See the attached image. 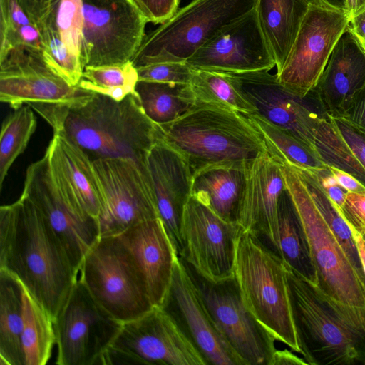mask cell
Returning <instances> with one entry per match:
<instances>
[{
  "mask_svg": "<svg viewBox=\"0 0 365 365\" xmlns=\"http://www.w3.org/2000/svg\"><path fill=\"white\" fill-rule=\"evenodd\" d=\"M349 29L357 37L365 40V10L350 20Z\"/></svg>",
  "mask_w": 365,
  "mask_h": 365,
  "instance_id": "cell-49",
  "label": "cell"
},
{
  "mask_svg": "<svg viewBox=\"0 0 365 365\" xmlns=\"http://www.w3.org/2000/svg\"><path fill=\"white\" fill-rule=\"evenodd\" d=\"M251 164L215 165L195 172L192 174L191 195L224 220L237 222L247 173Z\"/></svg>",
  "mask_w": 365,
  "mask_h": 365,
  "instance_id": "cell-26",
  "label": "cell"
},
{
  "mask_svg": "<svg viewBox=\"0 0 365 365\" xmlns=\"http://www.w3.org/2000/svg\"><path fill=\"white\" fill-rule=\"evenodd\" d=\"M285 268L297 341L307 365H365V307L335 300L287 264Z\"/></svg>",
  "mask_w": 365,
  "mask_h": 365,
  "instance_id": "cell-2",
  "label": "cell"
},
{
  "mask_svg": "<svg viewBox=\"0 0 365 365\" xmlns=\"http://www.w3.org/2000/svg\"><path fill=\"white\" fill-rule=\"evenodd\" d=\"M277 225L281 259L301 277L317 286V274L308 237L287 188L279 199Z\"/></svg>",
  "mask_w": 365,
  "mask_h": 365,
  "instance_id": "cell-28",
  "label": "cell"
},
{
  "mask_svg": "<svg viewBox=\"0 0 365 365\" xmlns=\"http://www.w3.org/2000/svg\"><path fill=\"white\" fill-rule=\"evenodd\" d=\"M53 130L65 135L92 160L128 158L145 163L163 140L161 127L146 115L135 93L121 101L93 93L68 108Z\"/></svg>",
  "mask_w": 365,
  "mask_h": 365,
  "instance_id": "cell-3",
  "label": "cell"
},
{
  "mask_svg": "<svg viewBox=\"0 0 365 365\" xmlns=\"http://www.w3.org/2000/svg\"><path fill=\"white\" fill-rule=\"evenodd\" d=\"M271 71L221 73L255 107V113L314 149L315 131L327 111L314 90L305 96H299L279 82L277 71L272 73Z\"/></svg>",
  "mask_w": 365,
  "mask_h": 365,
  "instance_id": "cell-16",
  "label": "cell"
},
{
  "mask_svg": "<svg viewBox=\"0 0 365 365\" xmlns=\"http://www.w3.org/2000/svg\"><path fill=\"white\" fill-rule=\"evenodd\" d=\"M292 167L297 172L315 206L344 250L365 288V272L349 225L336 205L321 187L313 171L311 169Z\"/></svg>",
  "mask_w": 365,
  "mask_h": 365,
  "instance_id": "cell-33",
  "label": "cell"
},
{
  "mask_svg": "<svg viewBox=\"0 0 365 365\" xmlns=\"http://www.w3.org/2000/svg\"><path fill=\"white\" fill-rule=\"evenodd\" d=\"M148 22L162 24L178 10L180 0H135Z\"/></svg>",
  "mask_w": 365,
  "mask_h": 365,
  "instance_id": "cell-43",
  "label": "cell"
},
{
  "mask_svg": "<svg viewBox=\"0 0 365 365\" xmlns=\"http://www.w3.org/2000/svg\"><path fill=\"white\" fill-rule=\"evenodd\" d=\"M242 114L262 135L268 153L279 163L311 170L327 166L312 148L290 132L255 113Z\"/></svg>",
  "mask_w": 365,
  "mask_h": 365,
  "instance_id": "cell-31",
  "label": "cell"
},
{
  "mask_svg": "<svg viewBox=\"0 0 365 365\" xmlns=\"http://www.w3.org/2000/svg\"><path fill=\"white\" fill-rule=\"evenodd\" d=\"M33 24L38 26L53 11L56 0H16Z\"/></svg>",
  "mask_w": 365,
  "mask_h": 365,
  "instance_id": "cell-46",
  "label": "cell"
},
{
  "mask_svg": "<svg viewBox=\"0 0 365 365\" xmlns=\"http://www.w3.org/2000/svg\"><path fill=\"white\" fill-rule=\"evenodd\" d=\"M269 365H307L304 359L288 349H277Z\"/></svg>",
  "mask_w": 365,
  "mask_h": 365,
  "instance_id": "cell-48",
  "label": "cell"
},
{
  "mask_svg": "<svg viewBox=\"0 0 365 365\" xmlns=\"http://www.w3.org/2000/svg\"><path fill=\"white\" fill-rule=\"evenodd\" d=\"M365 84V52L349 28L336 43L313 89L330 115L337 113Z\"/></svg>",
  "mask_w": 365,
  "mask_h": 365,
  "instance_id": "cell-24",
  "label": "cell"
},
{
  "mask_svg": "<svg viewBox=\"0 0 365 365\" xmlns=\"http://www.w3.org/2000/svg\"><path fill=\"white\" fill-rule=\"evenodd\" d=\"M344 10L351 20L365 10V0H345Z\"/></svg>",
  "mask_w": 365,
  "mask_h": 365,
  "instance_id": "cell-50",
  "label": "cell"
},
{
  "mask_svg": "<svg viewBox=\"0 0 365 365\" xmlns=\"http://www.w3.org/2000/svg\"><path fill=\"white\" fill-rule=\"evenodd\" d=\"M160 126L163 140L182 155L192 174L211 165L251 164L268 153L262 135L240 113L195 104Z\"/></svg>",
  "mask_w": 365,
  "mask_h": 365,
  "instance_id": "cell-4",
  "label": "cell"
},
{
  "mask_svg": "<svg viewBox=\"0 0 365 365\" xmlns=\"http://www.w3.org/2000/svg\"><path fill=\"white\" fill-rule=\"evenodd\" d=\"M313 148L325 165L351 175L365 187V171L352 157L329 113L317 128Z\"/></svg>",
  "mask_w": 365,
  "mask_h": 365,
  "instance_id": "cell-38",
  "label": "cell"
},
{
  "mask_svg": "<svg viewBox=\"0 0 365 365\" xmlns=\"http://www.w3.org/2000/svg\"><path fill=\"white\" fill-rule=\"evenodd\" d=\"M132 253L145 279L153 307L168 294L179 257L160 218L139 223L119 235Z\"/></svg>",
  "mask_w": 365,
  "mask_h": 365,
  "instance_id": "cell-23",
  "label": "cell"
},
{
  "mask_svg": "<svg viewBox=\"0 0 365 365\" xmlns=\"http://www.w3.org/2000/svg\"><path fill=\"white\" fill-rule=\"evenodd\" d=\"M190 84L195 98V104L240 113L256 111L223 73L193 69Z\"/></svg>",
  "mask_w": 365,
  "mask_h": 365,
  "instance_id": "cell-34",
  "label": "cell"
},
{
  "mask_svg": "<svg viewBox=\"0 0 365 365\" xmlns=\"http://www.w3.org/2000/svg\"><path fill=\"white\" fill-rule=\"evenodd\" d=\"M79 272L93 299L122 323L153 307L143 275L119 235L100 237L84 257Z\"/></svg>",
  "mask_w": 365,
  "mask_h": 365,
  "instance_id": "cell-6",
  "label": "cell"
},
{
  "mask_svg": "<svg viewBox=\"0 0 365 365\" xmlns=\"http://www.w3.org/2000/svg\"><path fill=\"white\" fill-rule=\"evenodd\" d=\"M145 163L151 180L159 218L180 256L182 218L192 192L190 167L182 155L163 140L150 149Z\"/></svg>",
  "mask_w": 365,
  "mask_h": 365,
  "instance_id": "cell-22",
  "label": "cell"
},
{
  "mask_svg": "<svg viewBox=\"0 0 365 365\" xmlns=\"http://www.w3.org/2000/svg\"><path fill=\"white\" fill-rule=\"evenodd\" d=\"M287 188L303 222L317 271V287L344 304L365 307V288L344 250L315 206L297 172L282 164Z\"/></svg>",
  "mask_w": 365,
  "mask_h": 365,
  "instance_id": "cell-10",
  "label": "cell"
},
{
  "mask_svg": "<svg viewBox=\"0 0 365 365\" xmlns=\"http://www.w3.org/2000/svg\"><path fill=\"white\" fill-rule=\"evenodd\" d=\"M138 75L132 61L119 65L84 68L78 86L95 93L121 101L134 93Z\"/></svg>",
  "mask_w": 365,
  "mask_h": 365,
  "instance_id": "cell-36",
  "label": "cell"
},
{
  "mask_svg": "<svg viewBox=\"0 0 365 365\" xmlns=\"http://www.w3.org/2000/svg\"><path fill=\"white\" fill-rule=\"evenodd\" d=\"M55 17L61 40L72 54L81 59L83 1L56 0Z\"/></svg>",
  "mask_w": 365,
  "mask_h": 365,
  "instance_id": "cell-39",
  "label": "cell"
},
{
  "mask_svg": "<svg viewBox=\"0 0 365 365\" xmlns=\"http://www.w3.org/2000/svg\"><path fill=\"white\" fill-rule=\"evenodd\" d=\"M24 285L0 269V364L24 365Z\"/></svg>",
  "mask_w": 365,
  "mask_h": 365,
  "instance_id": "cell-29",
  "label": "cell"
},
{
  "mask_svg": "<svg viewBox=\"0 0 365 365\" xmlns=\"http://www.w3.org/2000/svg\"><path fill=\"white\" fill-rule=\"evenodd\" d=\"M138 81L190 83L193 68L186 61H162L135 68Z\"/></svg>",
  "mask_w": 365,
  "mask_h": 365,
  "instance_id": "cell-40",
  "label": "cell"
},
{
  "mask_svg": "<svg viewBox=\"0 0 365 365\" xmlns=\"http://www.w3.org/2000/svg\"><path fill=\"white\" fill-rule=\"evenodd\" d=\"M349 21L344 9L324 2L309 4L289 53L277 73L279 82L301 96L312 91Z\"/></svg>",
  "mask_w": 365,
  "mask_h": 365,
  "instance_id": "cell-15",
  "label": "cell"
},
{
  "mask_svg": "<svg viewBox=\"0 0 365 365\" xmlns=\"http://www.w3.org/2000/svg\"><path fill=\"white\" fill-rule=\"evenodd\" d=\"M338 210L350 227L359 233L365 230V191L347 192L342 207Z\"/></svg>",
  "mask_w": 365,
  "mask_h": 365,
  "instance_id": "cell-42",
  "label": "cell"
},
{
  "mask_svg": "<svg viewBox=\"0 0 365 365\" xmlns=\"http://www.w3.org/2000/svg\"><path fill=\"white\" fill-rule=\"evenodd\" d=\"M13 110L3 121L0 134V190L11 166L25 150L37 126L29 106Z\"/></svg>",
  "mask_w": 365,
  "mask_h": 365,
  "instance_id": "cell-35",
  "label": "cell"
},
{
  "mask_svg": "<svg viewBox=\"0 0 365 365\" xmlns=\"http://www.w3.org/2000/svg\"><path fill=\"white\" fill-rule=\"evenodd\" d=\"M309 4L324 2L329 4L331 6L344 9L345 6V0H306Z\"/></svg>",
  "mask_w": 365,
  "mask_h": 365,
  "instance_id": "cell-52",
  "label": "cell"
},
{
  "mask_svg": "<svg viewBox=\"0 0 365 365\" xmlns=\"http://www.w3.org/2000/svg\"><path fill=\"white\" fill-rule=\"evenodd\" d=\"M101 364L207 365L174 317L153 307L123 322Z\"/></svg>",
  "mask_w": 365,
  "mask_h": 365,
  "instance_id": "cell-9",
  "label": "cell"
},
{
  "mask_svg": "<svg viewBox=\"0 0 365 365\" xmlns=\"http://www.w3.org/2000/svg\"><path fill=\"white\" fill-rule=\"evenodd\" d=\"M161 307L178 321L207 364L247 365L216 327L179 257L168 294Z\"/></svg>",
  "mask_w": 365,
  "mask_h": 365,
  "instance_id": "cell-20",
  "label": "cell"
},
{
  "mask_svg": "<svg viewBox=\"0 0 365 365\" xmlns=\"http://www.w3.org/2000/svg\"><path fill=\"white\" fill-rule=\"evenodd\" d=\"M21 194L39 211L79 272L84 257L100 237L98 221L63 188L52 171L46 152L26 169Z\"/></svg>",
  "mask_w": 365,
  "mask_h": 365,
  "instance_id": "cell-13",
  "label": "cell"
},
{
  "mask_svg": "<svg viewBox=\"0 0 365 365\" xmlns=\"http://www.w3.org/2000/svg\"><path fill=\"white\" fill-rule=\"evenodd\" d=\"M135 93L146 115L158 125L175 120L195 104L190 83L138 81Z\"/></svg>",
  "mask_w": 365,
  "mask_h": 365,
  "instance_id": "cell-30",
  "label": "cell"
},
{
  "mask_svg": "<svg viewBox=\"0 0 365 365\" xmlns=\"http://www.w3.org/2000/svg\"><path fill=\"white\" fill-rule=\"evenodd\" d=\"M330 116L352 157L365 171V130L341 116L336 115H330Z\"/></svg>",
  "mask_w": 365,
  "mask_h": 365,
  "instance_id": "cell-41",
  "label": "cell"
},
{
  "mask_svg": "<svg viewBox=\"0 0 365 365\" xmlns=\"http://www.w3.org/2000/svg\"><path fill=\"white\" fill-rule=\"evenodd\" d=\"M365 130V84L336 114Z\"/></svg>",
  "mask_w": 365,
  "mask_h": 365,
  "instance_id": "cell-45",
  "label": "cell"
},
{
  "mask_svg": "<svg viewBox=\"0 0 365 365\" xmlns=\"http://www.w3.org/2000/svg\"><path fill=\"white\" fill-rule=\"evenodd\" d=\"M234 277L244 303L276 339L300 353L294 325L284 261L254 235L239 234Z\"/></svg>",
  "mask_w": 365,
  "mask_h": 365,
  "instance_id": "cell-5",
  "label": "cell"
},
{
  "mask_svg": "<svg viewBox=\"0 0 365 365\" xmlns=\"http://www.w3.org/2000/svg\"><path fill=\"white\" fill-rule=\"evenodd\" d=\"M46 153L52 171L63 188L87 214L97 220L101 208V195L93 160L58 132L53 133Z\"/></svg>",
  "mask_w": 365,
  "mask_h": 365,
  "instance_id": "cell-25",
  "label": "cell"
},
{
  "mask_svg": "<svg viewBox=\"0 0 365 365\" xmlns=\"http://www.w3.org/2000/svg\"><path fill=\"white\" fill-rule=\"evenodd\" d=\"M186 63L193 69L223 73L272 70L276 67L255 8L224 26Z\"/></svg>",
  "mask_w": 365,
  "mask_h": 365,
  "instance_id": "cell-19",
  "label": "cell"
},
{
  "mask_svg": "<svg viewBox=\"0 0 365 365\" xmlns=\"http://www.w3.org/2000/svg\"><path fill=\"white\" fill-rule=\"evenodd\" d=\"M360 234H361V237H362L363 240H364V242H365V230H364V231H363V232H362L361 233H360Z\"/></svg>",
  "mask_w": 365,
  "mask_h": 365,
  "instance_id": "cell-54",
  "label": "cell"
},
{
  "mask_svg": "<svg viewBox=\"0 0 365 365\" xmlns=\"http://www.w3.org/2000/svg\"><path fill=\"white\" fill-rule=\"evenodd\" d=\"M241 227L224 220L191 195L183 211L179 257L205 279L234 277L237 240Z\"/></svg>",
  "mask_w": 365,
  "mask_h": 365,
  "instance_id": "cell-17",
  "label": "cell"
},
{
  "mask_svg": "<svg viewBox=\"0 0 365 365\" xmlns=\"http://www.w3.org/2000/svg\"><path fill=\"white\" fill-rule=\"evenodd\" d=\"M350 228L351 230L353 237L356 245L362 267L365 272V242L363 240L361 234L358 231H356L354 228Z\"/></svg>",
  "mask_w": 365,
  "mask_h": 365,
  "instance_id": "cell-51",
  "label": "cell"
},
{
  "mask_svg": "<svg viewBox=\"0 0 365 365\" xmlns=\"http://www.w3.org/2000/svg\"><path fill=\"white\" fill-rule=\"evenodd\" d=\"M0 269L16 277L53 321L78 279L59 239L22 194L0 207Z\"/></svg>",
  "mask_w": 365,
  "mask_h": 365,
  "instance_id": "cell-1",
  "label": "cell"
},
{
  "mask_svg": "<svg viewBox=\"0 0 365 365\" xmlns=\"http://www.w3.org/2000/svg\"><path fill=\"white\" fill-rule=\"evenodd\" d=\"M37 27L43 46L42 56L46 64L68 84L78 86L84 67L81 59L70 52L60 37L56 24L55 6L51 15Z\"/></svg>",
  "mask_w": 365,
  "mask_h": 365,
  "instance_id": "cell-37",
  "label": "cell"
},
{
  "mask_svg": "<svg viewBox=\"0 0 365 365\" xmlns=\"http://www.w3.org/2000/svg\"><path fill=\"white\" fill-rule=\"evenodd\" d=\"M83 67L131 61L148 22L135 0H82Z\"/></svg>",
  "mask_w": 365,
  "mask_h": 365,
  "instance_id": "cell-12",
  "label": "cell"
},
{
  "mask_svg": "<svg viewBox=\"0 0 365 365\" xmlns=\"http://www.w3.org/2000/svg\"><path fill=\"white\" fill-rule=\"evenodd\" d=\"M309 4L306 0H257L262 31L279 73L294 43Z\"/></svg>",
  "mask_w": 365,
  "mask_h": 365,
  "instance_id": "cell-27",
  "label": "cell"
},
{
  "mask_svg": "<svg viewBox=\"0 0 365 365\" xmlns=\"http://www.w3.org/2000/svg\"><path fill=\"white\" fill-rule=\"evenodd\" d=\"M93 93L57 75L41 51L16 45L0 56L1 102L12 109L28 105L51 126L68 108L83 103Z\"/></svg>",
  "mask_w": 365,
  "mask_h": 365,
  "instance_id": "cell-8",
  "label": "cell"
},
{
  "mask_svg": "<svg viewBox=\"0 0 365 365\" xmlns=\"http://www.w3.org/2000/svg\"><path fill=\"white\" fill-rule=\"evenodd\" d=\"M101 208L100 237L120 235L143 222L159 218L153 185L145 163L128 158L93 160Z\"/></svg>",
  "mask_w": 365,
  "mask_h": 365,
  "instance_id": "cell-11",
  "label": "cell"
},
{
  "mask_svg": "<svg viewBox=\"0 0 365 365\" xmlns=\"http://www.w3.org/2000/svg\"><path fill=\"white\" fill-rule=\"evenodd\" d=\"M329 169L339 185L349 192H363L365 187L351 175L336 168Z\"/></svg>",
  "mask_w": 365,
  "mask_h": 365,
  "instance_id": "cell-47",
  "label": "cell"
},
{
  "mask_svg": "<svg viewBox=\"0 0 365 365\" xmlns=\"http://www.w3.org/2000/svg\"><path fill=\"white\" fill-rule=\"evenodd\" d=\"M312 170L315 175L321 187L336 205V207L340 209L349 192L339 185L331 173L329 166L327 165L324 168Z\"/></svg>",
  "mask_w": 365,
  "mask_h": 365,
  "instance_id": "cell-44",
  "label": "cell"
},
{
  "mask_svg": "<svg viewBox=\"0 0 365 365\" xmlns=\"http://www.w3.org/2000/svg\"><path fill=\"white\" fill-rule=\"evenodd\" d=\"M183 264L216 327L232 349L247 365H269L277 350L276 339L246 307L235 277L210 282Z\"/></svg>",
  "mask_w": 365,
  "mask_h": 365,
  "instance_id": "cell-18",
  "label": "cell"
},
{
  "mask_svg": "<svg viewBox=\"0 0 365 365\" xmlns=\"http://www.w3.org/2000/svg\"><path fill=\"white\" fill-rule=\"evenodd\" d=\"M24 365H45L56 344L53 320L24 286Z\"/></svg>",
  "mask_w": 365,
  "mask_h": 365,
  "instance_id": "cell-32",
  "label": "cell"
},
{
  "mask_svg": "<svg viewBox=\"0 0 365 365\" xmlns=\"http://www.w3.org/2000/svg\"><path fill=\"white\" fill-rule=\"evenodd\" d=\"M354 35H355V34H354ZM355 36H356V35H355ZM356 38H357V39H358V41H359V44L361 45V46L362 47L363 50H364V52H365V40H364V39H361V38H359V37H357V36H356Z\"/></svg>",
  "mask_w": 365,
  "mask_h": 365,
  "instance_id": "cell-53",
  "label": "cell"
},
{
  "mask_svg": "<svg viewBox=\"0 0 365 365\" xmlns=\"http://www.w3.org/2000/svg\"><path fill=\"white\" fill-rule=\"evenodd\" d=\"M122 324L93 299L78 278L53 321L56 364H101Z\"/></svg>",
  "mask_w": 365,
  "mask_h": 365,
  "instance_id": "cell-14",
  "label": "cell"
},
{
  "mask_svg": "<svg viewBox=\"0 0 365 365\" xmlns=\"http://www.w3.org/2000/svg\"><path fill=\"white\" fill-rule=\"evenodd\" d=\"M257 0H192L149 34L131 60L137 68L186 61L220 29L255 8Z\"/></svg>",
  "mask_w": 365,
  "mask_h": 365,
  "instance_id": "cell-7",
  "label": "cell"
},
{
  "mask_svg": "<svg viewBox=\"0 0 365 365\" xmlns=\"http://www.w3.org/2000/svg\"><path fill=\"white\" fill-rule=\"evenodd\" d=\"M286 188L282 164L268 153L259 156L247 170L237 221L279 257L277 208Z\"/></svg>",
  "mask_w": 365,
  "mask_h": 365,
  "instance_id": "cell-21",
  "label": "cell"
}]
</instances>
